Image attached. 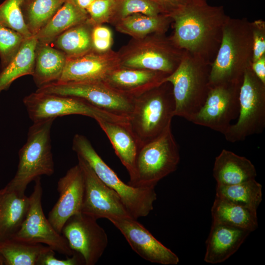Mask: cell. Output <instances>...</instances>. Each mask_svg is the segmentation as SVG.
<instances>
[{"label":"cell","instance_id":"cell-20","mask_svg":"<svg viewBox=\"0 0 265 265\" xmlns=\"http://www.w3.org/2000/svg\"><path fill=\"white\" fill-rule=\"evenodd\" d=\"M167 76L158 71L120 67L104 81L114 89L135 98L162 83Z\"/></svg>","mask_w":265,"mask_h":265},{"label":"cell","instance_id":"cell-14","mask_svg":"<svg viewBox=\"0 0 265 265\" xmlns=\"http://www.w3.org/2000/svg\"><path fill=\"white\" fill-rule=\"evenodd\" d=\"M97 220L80 212L70 217L61 231L70 248L82 257L85 265L97 264L108 244L107 235Z\"/></svg>","mask_w":265,"mask_h":265},{"label":"cell","instance_id":"cell-12","mask_svg":"<svg viewBox=\"0 0 265 265\" xmlns=\"http://www.w3.org/2000/svg\"><path fill=\"white\" fill-rule=\"evenodd\" d=\"M34 182L33 190L29 196V205L26 218L19 230L11 238L27 242L45 244L66 257L73 255L74 252L66 239L54 229L44 214L41 177Z\"/></svg>","mask_w":265,"mask_h":265},{"label":"cell","instance_id":"cell-29","mask_svg":"<svg viewBox=\"0 0 265 265\" xmlns=\"http://www.w3.org/2000/svg\"><path fill=\"white\" fill-rule=\"evenodd\" d=\"M51 248L12 238L0 242V255L5 265H38L42 256Z\"/></svg>","mask_w":265,"mask_h":265},{"label":"cell","instance_id":"cell-43","mask_svg":"<svg viewBox=\"0 0 265 265\" xmlns=\"http://www.w3.org/2000/svg\"><path fill=\"white\" fill-rule=\"evenodd\" d=\"M4 265L3 260L1 256L0 255V265Z\"/></svg>","mask_w":265,"mask_h":265},{"label":"cell","instance_id":"cell-31","mask_svg":"<svg viewBox=\"0 0 265 265\" xmlns=\"http://www.w3.org/2000/svg\"><path fill=\"white\" fill-rule=\"evenodd\" d=\"M90 25L87 22L62 32L53 40L55 48L67 57L78 56L92 51V29Z\"/></svg>","mask_w":265,"mask_h":265},{"label":"cell","instance_id":"cell-17","mask_svg":"<svg viewBox=\"0 0 265 265\" xmlns=\"http://www.w3.org/2000/svg\"><path fill=\"white\" fill-rule=\"evenodd\" d=\"M59 198L48 213V219L59 233L68 219L80 212L84 194V176L78 163L70 168L57 184Z\"/></svg>","mask_w":265,"mask_h":265},{"label":"cell","instance_id":"cell-6","mask_svg":"<svg viewBox=\"0 0 265 265\" xmlns=\"http://www.w3.org/2000/svg\"><path fill=\"white\" fill-rule=\"evenodd\" d=\"M54 119L33 123L29 128L26 142L19 151L16 173L5 186L8 189L25 193L30 183L42 175L54 173L51 130Z\"/></svg>","mask_w":265,"mask_h":265},{"label":"cell","instance_id":"cell-3","mask_svg":"<svg viewBox=\"0 0 265 265\" xmlns=\"http://www.w3.org/2000/svg\"><path fill=\"white\" fill-rule=\"evenodd\" d=\"M175 108L172 87L168 82L134 98L127 125L139 148L159 136L171 125Z\"/></svg>","mask_w":265,"mask_h":265},{"label":"cell","instance_id":"cell-27","mask_svg":"<svg viewBox=\"0 0 265 265\" xmlns=\"http://www.w3.org/2000/svg\"><path fill=\"white\" fill-rule=\"evenodd\" d=\"M212 222L255 231L258 226L257 210L215 197L211 209Z\"/></svg>","mask_w":265,"mask_h":265},{"label":"cell","instance_id":"cell-42","mask_svg":"<svg viewBox=\"0 0 265 265\" xmlns=\"http://www.w3.org/2000/svg\"><path fill=\"white\" fill-rule=\"evenodd\" d=\"M79 8L86 11L95 0H68Z\"/></svg>","mask_w":265,"mask_h":265},{"label":"cell","instance_id":"cell-4","mask_svg":"<svg viewBox=\"0 0 265 265\" xmlns=\"http://www.w3.org/2000/svg\"><path fill=\"white\" fill-rule=\"evenodd\" d=\"M211 64L185 52L177 69L165 77L169 82L175 100L174 116L190 121L203 106L211 85Z\"/></svg>","mask_w":265,"mask_h":265},{"label":"cell","instance_id":"cell-36","mask_svg":"<svg viewBox=\"0 0 265 265\" xmlns=\"http://www.w3.org/2000/svg\"><path fill=\"white\" fill-rule=\"evenodd\" d=\"M117 0H95L87 9V22L92 26L108 22L112 17Z\"/></svg>","mask_w":265,"mask_h":265},{"label":"cell","instance_id":"cell-44","mask_svg":"<svg viewBox=\"0 0 265 265\" xmlns=\"http://www.w3.org/2000/svg\"><path fill=\"white\" fill-rule=\"evenodd\" d=\"M204 0V1H207V0Z\"/></svg>","mask_w":265,"mask_h":265},{"label":"cell","instance_id":"cell-37","mask_svg":"<svg viewBox=\"0 0 265 265\" xmlns=\"http://www.w3.org/2000/svg\"><path fill=\"white\" fill-rule=\"evenodd\" d=\"M252 41V62L265 55V22L257 20L251 22Z\"/></svg>","mask_w":265,"mask_h":265},{"label":"cell","instance_id":"cell-9","mask_svg":"<svg viewBox=\"0 0 265 265\" xmlns=\"http://www.w3.org/2000/svg\"><path fill=\"white\" fill-rule=\"evenodd\" d=\"M23 103L33 123L65 115L78 114L122 124L128 119L97 107L76 97L35 91L25 97Z\"/></svg>","mask_w":265,"mask_h":265},{"label":"cell","instance_id":"cell-15","mask_svg":"<svg viewBox=\"0 0 265 265\" xmlns=\"http://www.w3.org/2000/svg\"><path fill=\"white\" fill-rule=\"evenodd\" d=\"M78 159L84 176L81 212L97 220L131 216L118 195L99 179L84 159L79 157Z\"/></svg>","mask_w":265,"mask_h":265},{"label":"cell","instance_id":"cell-26","mask_svg":"<svg viewBox=\"0 0 265 265\" xmlns=\"http://www.w3.org/2000/svg\"><path fill=\"white\" fill-rule=\"evenodd\" d=\"M38 44L35 36L24 40L13 58L0 72V93L8 89L18 78L32 76Z\"/></svg>","mask_w":265,"mask_h":265},{"label":"cell","instance_id":"cell-18","mask_svg":"<svg viewBox=\"0 0 265 265\" xmlns=\"http://www.w3.org/2000/svg\"><path fill=\"white\" fill-rule=\"evenodd\" d=\"M119 67L120 58L117 53L109 51L99 53L92 50L78 56L67 57L62 75L57 81L104 80Z\"/></svg>","mask_w":265,"mask_h":265},{"label":"cell","instance_id":"cell-22","mask_svg":"<svg viewBox=\"0 0 265 265\" xmlns=\"http://www.w3.org/2000/svg\"><path fill=\"white\" fill-rule=\"evenodd\" d=\"M213 176L218 185H232L256 179L255 166L246 158L223 149L215 158Z\"/></svg>","mask_w":265,"mask_h":265},{"label":"cell","instance_id":"cell-40","mask_svg":"<svg viewBox=\"0 0 265 265\" xmlns=\"http://www.w3.org/2000/svg\"><path fill=\"white\" fill-rule=\"evenodd\" d=\"M251 68L258 79L265 84V55L252 62Z\"/></svg>","mask_w":265,"mask_h":265},{"label":"cell","instance_id":"cell-16","mask_svg":"<svg viewBox=\"0 0 265 265\" xmlns=\"http://www.w3.org/2000/svg\"><path fill=\"white\" fill-rule=\"evenodd\" d=\"M122 234L132 249L144 260L162 265H177L178 256L165 246L137 219L131 216L108 219Z\"/></svg>","mask_w":265,"mask_h":265},{"label":"cell","instance_id":"cell-30","mask_svg":"<svg viewBox=\"0 0 265 265\" xmlns=\"http://www.w3.org/2000/svg\"><path fill=\"white\" fill-rule=\"evenodd\" d=\"M215 197L257 210L262 201V186L256 179L232 185H216Z\"/></svg>","mask_w":265,"mask_h":265},{"label":"cell","instance_id":"cell-41","mask_svg":"<svg viewBox=\"0 0 265 265\" xmlns=\"http://www.w3.org/2000/svg\"><path fill=\"white\" fill-rule=\"evenodd\" d=\"M91 38L92 39H113L110 29L101 25L94 26L92 29Z\"/></svg>","mask_w":265,"mask_h":265},{"label":"cell","instance_id":"cell-10","mask_svg":"<svg viewBox=\"0 0 265 265\" xmlns=\"http://www.w3.org/2000/svg\"><path fill=\"white\" fill-rule=\"evenodd\" d=\"M36 91L80 98L104 111L127 119L132 111L134 100L104 80L55 81L39 87Z\"/></svg>","mask_w":265,"mask_h":265},{"label":"cell","instance_id":"cell-1","mask_svg":"<svg viewBox=\"0 0 265 265\" xmlns=\"http://www.w3.org/2000/svg\"><path fill=\"white\" fill-rule=\"evenodd\" d=\"M174 32L169 38L179 49L212 64L219 48L224 25L229 18L222 6L190 0L169 15Z\"/></svg>","mask_w":265,"mask_h":265},{"label":"cell","instance_id":"cell-33","mask_svg":"<svg viewBox=\"0 0 265 265\" xmlns=\"http://www.w3.org/2000/svg\"><path fill=\"white\" fill-rule=\"evenodd\" d=\"M25 0H5L0 4V23L26 39L33 35L26 25L22 11Z\"/></svg>","mask_w":265,"mask_h":265},{"label":"cell","instance_id":"cell-11","mask_svg":"<svg viewBox=\"0 0 265 265\" xmlns=\"http://www.w3.org/2000/svg\"><path fill=\"white\" fill-rule=\"evenodd\" d=\"M164 33H154L119 57L120 67L158 71L167 75L181 63L185 51L177 48Z\"/></svg>","mask_w":265,"mask_h":265},{"label":"cell","instance_id":"cell-23","mask_svg":"<svg viewBox=\"0 0 265 265\" xmlns=\"http://www.w3.org/2000/svg\"><path fill=\"white\" fill-rule=\"evenodd\" d=\"M99 125L106 134L122 164L131 179L134 174L135 162L139 150L138 144L127 123L122 124L98 119Z\"/></svg>","mask_w":265,"mask_h":265},{"label":"cell","instance_id":"cell-28","mask_svg":"<svg viewBox=\"0 0 265 265\" xmlns=\"http://www.w3.org/2000/svg\"><path fill=\"white\" fill-rule=\"evenodd\" d=\"M171 22L168 14L150 16L134 14L117 21L116 26L119 31L141 39L152 33H164Z\"/></svg>","mask_w":265,"mask_h":265},{"label":"cell","instance_id":"cell-2","mask_svg":"<svg viewBox=\"0 0 265 265\" xmlns=\"http://www.w3.org/2000/svg\"><path fill=\"white\" fill-rule=\"evenodd\" d=\"M253 41L251 22L229 17L223 30L221 42L211 66L210 85L241 84L246 69L251 66Z\"/></svg>","mask_w":265,"mask_h":265},{"label":"cell","instance_id":"cell-7","mask_svg":"<svg viewBox=\"0 0 265 265\" xmlns=\"http://www.w3.org/2000/svg\"><path fill=\"white\" fill-rule=\"evenodd\" d=\"M171 126L139 148L134 174L129 185L137 187H155L160 180L177 169L180 155Z\"/></svg>","mask_w":265,"mask_h":265},{"label":"cell","instance_id":"cell-19","mask_svg":"<svg viewBox=\"0 0 265 265\" xmlns=\"http://www.w3.org/2000/svg\"><path fill=\"white\" fill-rule=\"evenodd\" d=\"M250 233L242 228L212 222L206 241L204 261L212 264L225 261L237 252Z\"/></svg>","mask_w":265,"mask_h":265},{"label":"cell","instance_id":"cell-35","mask_svg":"<svg viewBox=\"0 0 265 265\" xmlns=\"http://www.w3.org/2000/svg\"><path fill=\"white\" fill-rule=\"evenodd\" d=\"M134 14L156 16L163 13L159 6L151 0H121L118 20Z\"/></svg>","mask_w":265,"mask_h":265},{"label":"cell","instance_id":"cell-8","mask_svg":"<svg viewBox=\"0 0 265 265\" xmlns=\"http://www.w3.org/2000/svg\"><path fill=\"white\" fill-rule=\"evenodd\" d=\"M239 105L237 121L223 134L227 141L232 143L260 134L265 128V84L255 76L251 66L244 72Z\"/></svg>","mask_w":265,"mask_h":265},{"label":"cell","instance_id":"cell-21","mask_svg":"<svg viewBox=\"0 0 265 265\" xmlns=\"http://www.w3.org/2000/svg\"><path fill=\"white\" fill-rule=\"evenodd\" d=\"M29 198L25 193L0 190V242L11 238L20 228L27 213Z\"/></svg>","mask_w":265,"mask_h":265},{"label":"cell","instance_id":"cell-39","mask_svg":"<svg viewBox=\"0 0 265 265\" xmlns=\"http://www.w3.org/2000/svg\"><path fill=\"white\" fill-rule=\"evenodd\" d=\"M160 8L163 14L170 15L188 0H151Z\"/></svg>","mask_w":265,"mask_h":265},{"label":"cell","instance_id":"cell-34","mask_svg":"<svg viewBox=\"0 0 265 265\" xmlns=\"http://www.w3.org/2000/svg\"><path fill=\"white\" fill-rule=\"evenodd\" d=\"M25 39L17 32L0 23V57L2 69L12 60Z\"/></svg>","mask_w":265,"mask_h":265},{"label":"cell","instance_id":"cell-38","mask_svg":"<svg viewBox=\"0 0 265 265\" xmlns=\"http://www.w3.org/2000/svg\"><path fill=\"white\" fill-rule=\"evenodd\" d=\"M84 265L82 257L74 252L73 255L65 259L55 257V251L52 248L45 252L40 258L38 265Z\"/></svg>","mask_w":265,"mask_h":265},{"label":"cell","instance_id":"cell-24","mask_svg":"<svg viewBox=\"0 0 265 265\" xmlns=\"http://www.w3.org/2000/svg\"><path fill=\"white\" fill-rule=\"evenodd\" d=\"M66 59V55L57 48L49 46V43H38L32 75L38 87L58 81Z\"/></svg>","mask_w":265,"mask_h":265},{"label":"cell","instance_id":"cell-25","mask_svg":"<svg viewBox=\"0 0 265 265\" xmlns=\"http://www.w3.org/2000/svg\"><path fill=\"white\" fill-rule=\"evenodd\" d=\"M87 11L68 0L34 36L39 43H49L59 34L77 25L87 22Z\"/></svg>","mask_w":265,"mask_h":265},{"label":"cell","instance_id":"cell-32","mask_svg":"<svg viewBox=\"0 0 265 265\" xmlns=\"http://www.w3.org/2000/svg\"><path fill=\"white\" fill-rule=\"evenodd\" d=\"M66 0H28L26 8V25L35 35Z\"/></svg>","mask_w":265,"mask_h":265},{"label":"cell","instance_id":"cell-5","mask_svg":"<svg viewBox=\"0 0 265 265\" xmlns=\"http://www.w3.org/2000/svg\"><path fill=\"white\" fill-rule=\"evenodd\" d=\"M72 149L84 159L106 186L119 196L130 215L137 219L145 217L153 210L157 195L154 187H134L123 182L103 160L89 140L76 134L73 139Z\"/></svg>","mask_w":265,"mask_h":265},{"label":"cell","instance_id":"cell-13","mask_svg":"<svg viewBox=\"0 0 265 265\" xmlns=\"http://www.w3.org/2000/svg\"><path fill=\"white\" fill-rule=\"evenodd\" d=\"M241 84L223 83L211 86L206 101L191 122L223 134L238 118Z\"/></svg>","mask_w":265,"mask_h":265}]
</instances>
